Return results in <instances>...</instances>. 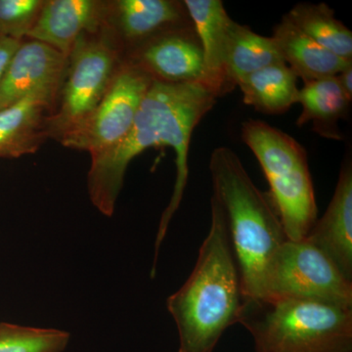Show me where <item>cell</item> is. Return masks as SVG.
<instances>
[{
    "label": "cell",
    "mask_w": 352,
    "mask_h": 352,
    "mask_svg": "<svg viewBox=\"0 0 352 352\" xmlns=\"http://www.w3.org/2000/svg\"><path fill=\"white\" fill-rule=\"evenodd\" d=\"M204 54V85L217 96L233 91L227 82L224 59L233 20L220 0H184Z\"/></svg>",
    "instance_id": "5bb4252c"
},
{
    "label": "cell",
    "mask_w": 352,
    "mask_h": 352,
    "mask_svg": "<svg viewBox=\"0 0 352 352\" xmlns=\"http://www.w3.org/2000/svg\"><path fill=\"white\" fill-rule=\"evenodd\" d=\"M337 78L344 94L352 100V65L340 73Z\"/></svg>",
    "instance_id": "cb8c5ba5"
},
{
    "label": "cell",
    "mask_w": 352,
    "mask_h": 352,
    "mask_svg": "<svg viewBox=\"0 0 352 352\" xmlns=\"http://www.w3.org/2000/svg\"><path fill=\"white\" fill-rule=\"evenodd\" d=\"M261 298L314 300L352 307V282L307 239H287L268 261Z\"/></svg>",
    "instance_id": "8992f818"
},
{
    "label": "cell",
    "mask_w": 352,
    "mask_h": 352,
    "mask_svg": "<svg viewBox=\"0 0 352 352\" xmlns=\"http://www.w3.org/2000/svg\"><path fill=\"white\" fill-rule=\"evenodd\" d=\"M240 324L256 352H352V307L314 300H245Z\"/></svg>",
    "instance_id": "277c9868"
},
{
    "label": "cell",
    "mask_w": 352,
    "mask_h": 352,
    "mask_svg": "<svg viewBox=\"0 0 352 352\" xmlns=\"http://www.w3.org/2000/svg\"><path fill=\"white\" fill-rule=\"evenodd\" d=\"M298 76L284 62L271 65L238 82L245 105L266 115L287 112L298 102Z\"/></svg>",
    "instance_id": "ac0fdd59"
},
{
    "label": "cell",
    "mask_w": 352,
    "mask_h": 352,
    "mask_svg": "<svg viewBox=\"0 0 352 352\" xmlns=\"http://www.w3.org/2000/svg\"><path fill=\"white\" fill-rule=\"evenodd\" d=\"M351 102L337 76L305 82L298 90L296 103L302 111L296 124L302 126L312 122L314 131L324 138L340 140L342 138L337 122L346 115Z\"/></svg>",
    "instance_id": "e0dca14e"
},
{
    "label": "cell",
    "mask_w": 352,
    "mask_h": 352,
    "mask_svg": "<svg viewBox=\"0 0 352 352\" xmlns=\"http://www.w3.org/2000/svg\"><path fill=\"white\" fill-rule=\"evenodd\" d=\"M45 0H0V36L25 39Z\"/></svg>",
    "instance_id": "7402d4cb"
},
{
    "label": "cell",
    "mask_w": 352,
    "mask_h": 352,
    "mask_svg": "<svg viewBox=\"0 0 352 352\" xmlns=\"http://www.w3.org/2000/svg\"><path fill=\"white\" fill-rule=\"evenodd\" d=\"M24 39L10 38V36H0V82L6 75L9 64L20 47Z\"/></svg>",
    "instance_id": "603a6c76"
},
{
    "label": "cell",
    "mask_w": 352,
    "mask_h": 352,
    "mask_svg": "<svg viewBox=\"0 0 352 352\" xmlns=\"http://www.w3.org/2000/svg\"><path fill=\"white\" fill-rule=\"evenodd\" d=\"M192 25L184 2L178 0L106 1L103 25L124 54L159 34Z\"/></svg>",
    "instance_id": "9c48e42d"
},
{
    "label": "cell",
    "mask_w": 352,
    "mask_h": 352,
    "mask_svg": "<svg viewBox=\"0 0 352 352\" xmlns=\"http://www.w3.org/2000/svg\"><path fill=\"white\" fill-rule=\"evenodd\" d=\"M214 195L226 219L245 300L263 296L268 261L287 240L268 194L256 186L238 155L219 147L210 160Z\"/></svg>",
    "instance_id": "3957f363"
},
{
    "label": "cell",
    "mask_w": 352,
    "mask_h": 352,
    "mask_svg": "<svg viewBox=\"0 0 352 352\" xmlns=\"http://www.w3.org/2000/svg\"><path fill=\"white\" fill-rule=\"evenodd\" d=\"M219 98L214 90L203 82L153 80L126 138L107 151L91 157L87 175L88 195L102 214L111 217L132 160L155 146H170L175 151V189L160 221L153 270H156L160 247L186 188L192 134Z\"/></svg>",
    "instance_id": "6da1fadb"
},
{
    "label": "cell",
    "mask_w": 352,
    "mask_h": 352,
    "mask_svg": "<svg viewBox=\"0 0 352 352\" xmlns=\"http://www.w3.org/2000/svg\"><path fill=\"white\" fill-rule=\"evenodd\" d=\"M285 17L322 47L352 61V32L327 4L298 3Z\"/></svg>",
    "instance_id": "ffe728a7"
},
{
    "label": "cell",
    "mask_w": 352,
    "mask_h": 352,
    "mask_svg": "<svg viewBox=\"0 0 352 352\" xmlns=\"http://www.w3.org/2000/svg\"><path fill=\"white\" fill-rule=\"evenodd\" d=\"M242 139L258 159L267 182L308 164L307 151L296 139L263 120L243 122Z\"/></svg>",
    "instance_id": "2e32d148"
},
{
    "label": "cell",
    "mask_w": 352,
    "mask_h": 352,
    "mask_svg": "<svg viewBox=\"0 0 352 352\" xmlns=\"http://www.w3.org/2000/svg\"><path fill=\"white\" fill-rule=\"evenodd\" d=\"M68 60L47 44L24 39L0 82V110L39 87L63 82Z\"/></svg>",
    "instance_id": "4fadbf2b"
},
{
    "label": "cell",
    "mask_w": 352,
    "mask_h": 352,
    "mask_svg": "<svg viewBox=\"0 0 352 352\" xmlns=\"http://www.w3.org/2000/svg\"><path fill=\"white\" fill-rule=\"evenodd\" d=\"M305 239L323 252L342 276L352 282V166L342 164L335 193L325 214L316 220Z\"/></svg>",
    "instance_id": "7c38bea8"
},
{
    "label": "cell",
    "mask_w": 352,
    "mask_h": 352,
    "mask_svg": "<svg viewBox=\"0 0 352 352\" xmlns=\"http://www.w3.org/2000/svg\"><path fill=\"white\" fill-rule=\"evenodd\" d=\"M124 57V50L105 25L78 39L69 53L63 82L50 118V139L60 142L94 113Z\"/></svg>",
    "instance_id": "5b68a950"
},
{
    "label": "cell",
    "mask_w": 352,
    "mask_h": 352,
    "mask_svg": "<svg viewBox=\"0 0 352 352\" xmlns=\"http://www.w3.org/2000/svg\"><path fill=\"white\" fill-rule=\"evenodd\" d=\"M106 1L45 0L27 38L41 41L69 57L78 39L96 32L105 18Z\"/></svg>",
    "instance_id": "8fae6325"
},
{
    "label": "cell",
    "mask_w": 352,
    "mask_h": 352,
    "mask_svg": "<svg viewBox=\"0 0 352 352\" xmlns=\"http://www.w3.org/2000/svg\"><path fill=\"white\" fill-rule=\"evenodd\" d=\"M62 82L39 87L0 110V157L34 154L50 139V120Z\"/></svg>",
    "instance_id": "30bf717a"
},
{
    "label": "cell",
    "mask_w": 352,
    "mask_h": 352,
    "mask_svg": "<svg viewBox=\"0 0 352 352\" xmlns=\"http://www.w3.org/2000/svg\"><path fill=\"white\" fill-rule=\"evenodd\" d=\"M272 38L284 63L305 83L338 76L352 65L308 38L285 16L275 25Z\"/></svg>",
    "instance_id": "9a60e30c"
},
{
    "label": "cell",
    "mask_w": 352,
    "mask_h": 352,
    "mask_svg": "<svg viewBox=\"0 0 352 352\" xmlns=\"http://www.w3.org/2000/svg\"><path fill=\"white\" fill-rule=\"evenodd\" d=\"M71 335L57 329L0 322V352H63Z\"/></svg>",
    "instance_id": "44dd1931"
},
{
    "label": "cell",
    "mask_w": 352,
    "mask_h": 352,
    "mask_svg": "<svg viewBox=\"0 0 352 352\" xmlns=\"http://www.w3.org/2000/svg\"><path fill=\"white\" fill-rule=\"evenodd\" d=\"M284 62L272 36H263L233 20L227 41L224 71L231 89L258 69Z\"/></svg>",
    "instance_id": "d6986e66"
},
{
    "label": "cell",
    "mask_w": 352,
    "mask_h": 352,
    "mask_svg": "<svg viewBox=\"0 0 352 352\" xmlns=\"http://www.w3.org/2000/svg\"><path fill=\"white\" fill-rule=\"evenodd\" d=\"M212 222L187 281L166 300L179 336V352H214L239 323L245 298L226 219L212 198Z\"/></svg>",
    "instance_id": "7a4b0ae2"
},
{
    "label": "cell",
    "mask_w": 352,
    "mask_h": 352,
    "mask_svg": "<svg viewBox=\"0 0 352 352\" xmlns=\"http://www.w3.org/2000/svg\"><path fill=\"white\" fill-rule=\"evenodd\" d=\"M124 60L157 82H203V50L193 25L171 30L145 41L127 51Z\"/></svg>",
    "instance_id": "ba28073f"
},
{
    "label": "cell",
    "mask_w": 352,
    "mask_h": 352,
    "mask_svg": "<svg viewBox=\"0 0 352 352\" xmlns=\"http://www.w3.org/2000/svg\"><path fill=\"white\" fill-rule=\"evenodd\" d=\"M152 82L151 76L124 60L94 113L60 143L91 157L119 144L131 131Z\"/></svg>",
    "instance_id": "52a82bcc"
}]
</instances>
